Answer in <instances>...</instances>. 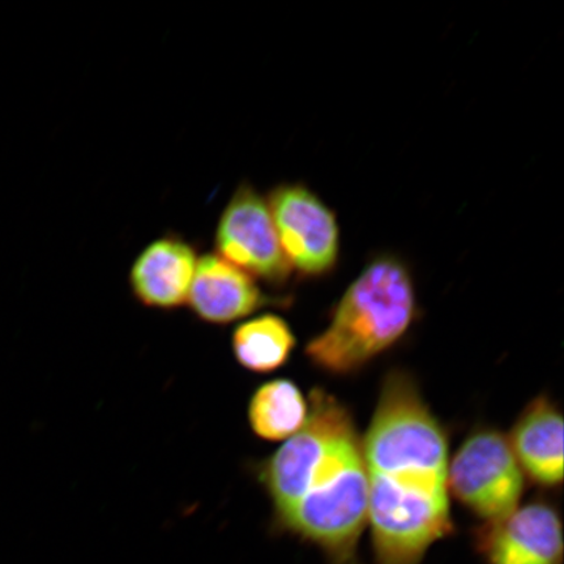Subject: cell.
I'll return each mask as SVG.
<instances>
[{"instance_id": "obj_1", "label": "cell", "mask_w": 564, "mask_h": 564, "mask_svg": "<svg viewBox=\"0 0 564 564\" xmlns=\"http://www.w3.org/2000/svg\"><path fill=\"white\" fill-rule=\"evenodd\" d=\"M362 447L373 564H421L454 533L448 443L406 373L386 378Z\"/></svg>"}, {"instance_id": "obj_2", "label": "cell", "mask_w": 564, "mask_h": 564, "mask_svg": "<svg viewBox=\"0 0 564 564\" xmlns=\"http://www.w3.org/2000/svg\"><path fill=\"white\" fill-rule=\"evenodd\" d=\"M262 481L280 531L319 549L327 564H361L368 481L347 408L315 390L305 425L264 464Z\"/></svg>"}, {"instance_id": "obj_3", "label": "cell", "mask_w": 564, "mask_h": 564, "mask_svg": "<svg viewBox=\"0 0 564 564\" xmlns=\"http://www.w3.org/2000/svg\"><path fill=\"white\" fill-rule=\"evenodd\" d=\"M415 305L408 267L393 256L373 259L338 301L328 327L307 344L306 355L328 372H355L405 335Z\"/></svg>"}, {"instance_id": "obj_4", "label": "cell", "mask_w": 564, "mask_h": 564, "mask_svg": "<svg viewBox=\"0 0 564 564\" xmlns=\"http://www.w3.org/2000/svg\"><path fill=\"white\" fill-rule=\"evenodd\" d=\"M448 490L485 523L517 510L524 492V471L510 442L496 430L470 435L449 463Z\"/></svg>"}, {"instance_id": "obj_5", "label": "cell", "mask_w": 564, "mask_h": 564, "mask_svg": "<svg viewBox=\"0 0 564 564\" xmlns=\"http://www.w3.org/2000/svg\"><path fill=\"white\" fill-rule=\"evenodd\" d=\"M279 243L292 272L321 278L340 257L334 210L303 183H280L267 196Z\"/></svg>"}, {"instance_id": "obj_6", "label": "cell", "mask_w": 564, "mask_h": 564, "mask_svg": "<svg viewBox=\"0 0 564 564\" xmlns=\"http://www.w3.org/2000/svg\"><path fill=\"white\" fill-rule=\"evenodd\" d=\"M215 249L217 256L267 284L280 286L291 278L267 197L249 182L236 188L221 212Z\"/></svg>"}, {"instance_id": "obj_7", "label": "cell", "mask_w": 564, "mask_h": 564, "mask_svg": "<svg viewBox=\"0 0 564 564\" xmlns=\"http://www.w3.org/2000/svg\"><path fill=\"white\" fill-rule=\"evenodd\" d=\"M484 564H563V527L558 511L545 502L518 507L476 532Z\"/></svg>"}, {"instance_id": "obj_8", "label": "cell", "mask_w": 564, "mask_h": 564, "mask_svg": "<svg viewBox=\"0 0 564 564\" xmlns=\"http://www.w3.org/2000/svg\"><path fill=\"white\" fill-rule=\"evenodd\" d=\"M199 262L195 246L174 232L147 245L131 265L130 286L147 307L178 308L188 301Z\"/></svg>"}, {"instance_id": "obj_9", "label": "cell", "mask_w": 564, "mask_h": 564, "mask_svg": "<svg viewBox=\"0 0 564 564\" xmlns=\"http://www.w3.org/2000/svg\"><path fill=\"white\" fill-rule=\"evenodd\" d=\"M267 302L251 274L216 252L199 257L187 301L199 319L223 326L258 312Z\"/></svg>"}, {"instance_id": "obj_10", "label": "cell", "mask_w": 564, "mask_h": 564, "mask_svg": "<svg viewBox=\"0 0 564 564\" xmlns=\"http://www.w3.org/2000/svg\"><path fill=\"white\" fill-rule=\"evenodd\" d=\"M510 446L521 470L544 486L563 481V419L547 398L529 404L513 427Z\"/></svg>"}, {"instance_id": "obj_11", "label": "cell", "mask_w": 564, "mask_h": 564, "mask_svg": "<svg viewBox=\"0 0 564 564\" xmlns=\"http://www.w3.org/2000/svg\"><path fill=\"white\" fill-rule=\"evenodd\" d=\"M308 403L297 384L270 380L253 392L249 405L252 432L265 441H286L305 425Z\"/></svg>"}, {"instance_id": "obj_12", "label": "cell", "mask_w": 564, "mask_h": 564, "mask_svg": "<svg viewBox=\"0 0 564 564\" xmlns=\"http://www.w3.org/2000/svg\"><path fill=\"white\" fill-rule=\"evenodd\" d=\"M231 347L242 368L265 373L286 364L295 347V337L282 317L264 314L239 324L232 333Z\"/></svg>"}]
</instances>
